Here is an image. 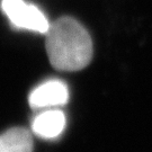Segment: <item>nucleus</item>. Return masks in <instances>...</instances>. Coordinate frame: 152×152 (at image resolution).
I'll return each instance as SVG.
<instances>
[{
  "mask_svg": "<svg viewBox=\"0 0 152 152\" xmlns=\"http://www.w3.org/2000/svg\"><path fill=\"white\" fill-rule=\"evenodd\" d=\"M52 66L59 71L75 72L85 69L92 59V39L77 19L63 16L51 23L45 41Z\"/></svg>",
  "mask_w": 152,
  "mask_h": 152,
  "instance_id": "nucleus-1",
  "label": "nucleus"
},
{
  "mask_svg": "<svg viewBox=\"0 0 152 152\" xmlns=\"http://www.w3.org/2000/svg\"><path fill=\"white\" fill-rule=\"evenodd\" d=\"M0 7L15 28L39 34H46L49 31L51 23L35 5L25 0H1Z\"/></svg>",
  "mask_w": 152,
  "mask_h": 152,
  "instance_id": "nucleus-2",
  "label": "nucleus"
},
{
  "mask_svg": "<svg viewBox=\"0 0 152 152\" xmlns=\"http://www.w3.org/2000/svg\"><path fill=\"white\" fill-rule=\"evenodd\" d=\"M69 89L60 79H50L39 83L28 96V103L33 109H50L68 103Z\"/></svg>",
  "mask_w": 152,
  "mask_h": 152,
  "instance_id": "nucleus-3",
  "label": "nucleus"
},
{
  "mask_svg": "<svg viewBox=\"0 0 152 152\" xmlns=\"http://www.w3.org/2000/svg\"><path fill=\"white\" fill-rule=\"evenodd\" d=\"M65 123V115L61 109H44L34 117L32 131L39 137L55 139L63 132Z\"/></svg>",
  "mask_w": 152,
  "mask_h": 152,
  "instance_id": "nucleus-4",
  "label": "nucleus"
},
{
  "mask_svg": "<svg viewBox=\"0 0 152 152\" xmlns=\"http://www.w3.org/2000/svg\"><path fill=\"white\" fill-rule=\"evenodd\" d=\"M32 132L26 127H11L0 134V152H33Z\"/></svg>",
  "mask_w": 152,
  "mask_h": 152,
  "instance_id": "nucleus-5",
  "label": "nucleus"
}]
</instances>
